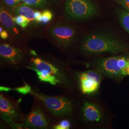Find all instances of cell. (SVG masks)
<instances>
[{"label": "cell", "instance_id": "cell-1", "mask_svg": "<svg viewBox=\"0 0 129 129\" xmlns=\"http://www.w3.org/2000/svg\"><path fill=\"white\" fill-rule=\"evenodd\" d=\"M127 49L128 46L124 42L106 31L88 33L83 37L80 45L81 52L88 55L104 53L118 54Z\"/></svg>", "mask_w": 129, "mask_h": 129}, {"label": "cell", "instance_id": "cell-2", "mask_svg": "<svg viewBox=\"0 0 129 129\" xmlns=\"http://www.w3.org/2000/svg\"><path fill=\"white\" fill-rule=\"evenodd\" d=\"M32 56L27 46L0 40V61L5 67L16 69L26 68Z\"/></svg>", "mask_w": 129, "mask_h": 129}, {"label": "cell", "instance_id": "cell-3", "mask_svg": "<svg viewBox=\"0 0 129 129\" xmlns=\"http://www.w3.org/2000/svg\"><path fill=\"white\" fill-rule=\"evenodd\" d=\"M46 33L53 45L61 50L68 49L73 46L78 36L73 25L63 22L52 23L48 28Z\"/></svg>", "mask_w": 129, "mask_h": 129}, {"label": "cell", "instance_id": "cell-4", "mask_svg": "<svg viewBox=\"0 0 129 129\" xmlns=\"http://www.w3.org/2000/svg\"><path fill=\"white\" fill-rule=\"evenodd\" d=\"M64 12L68 18L82 21L96 17L99 8L91 0H66Z\"/></svg>", "mask_w": 129, "mask_h": 129}, {"label": "cell", "instance_id": "cell-5", "mask_svg": "<svg viewBox=\"0 0 129 129\" xmlns=\"http://www.w3.org/2000/svg\"><path fill=\"white\" fill-rule=\"evenodd\" d=\"M31 93L41 102L48 110L56 117L67 116L72 112L73 104L66 97L45 95L35 91L33 89Z\"/></svg>", "mask_w": 129, "mask_h": 129}, {"label": "cell", "instance_id": "cell-6", "mask_svg": "<svg viewBox=\"0 0 129 129\" xmlns=\"http://www.w3.org/2000/svg\"><path fill=\"white\" fill-rule=\"evenodd\" d=\"M14 16L0 1V25L9 33L17 44L27 47V38L22 29L15 23Z\"/></svg>", "mask_w": 129, "mask_h": 129}, {"label": "cell", "instance_id": "cell-7", "mask_svg": "<svg viewBox=\"0 0 129 129\" xmlns=\"http://www.w3.org/2000/svg\"><path fill=\"white\" fill-rule=\"evenodd\" d=\"M24 118L18 103L0 94V118L9 125L13 122L22 121Z\"/></svg>", "mask_w": 129, "mask_h": 129}, {"label": "cell", "instance_id": "cell-8", "mask_svg": "<svg viewBox=\"0 0 129 129\" xmlns=\"http://www.w3.org/2000/svg\"><path fill=\"white\" fill-rule=\"evenodd\" d=\"M118 59V56L103 58L98 61L97 66L104 74L111 78L124 77L127 74L124 70L119 66Z\"/></svg>", "mask_w": 129, "mask_h": 129}, {"label": "cell", "instance_id": "cell-9", "mask_svg": "<svg viewBox=\"0 0 129 129\" xmlns=\"http://www.w3.org/2000/svg\"><path fill=\"white\" fill-rule=\"evenodd\" d=\"M22 122L34 129H46L49 126L47 117L39 106H35L28 114L24 116Z\"/></svg>", "mask_w": 129, "mask_h": 129}, {"label": "cell", "instance_id": "cell-10", "mask_svg": "<svg viewBox=\"0 0 129 129\" xmlns=\"http://www.w3.org/2000/svg\"><path fill=\"white\" fill-rule=\"evenodd\" d=\"M80 87L83 94H92L99 88L101 77L98 72L88 70L82 73L79 77Z\"/></svg>", "mask_w": 129, "mask_h": 129}, {"label": "cell", "instance_id": "cell-11", "mask_svg": "<svg viewBox=\"0 0 129 129\" xmlns=\"http://www.w3.org/2000/svg\"><path fill=\"white\" fill-rule=\"evenodd\" d=\"M82 115L86 121L98 123L103 119V114L101 108L95 103L86 102L82 107Z\"/></svg>", "mask_w": 129, "mask_h": 129}, {"label": "cell", "instance_id": "cell-12", "mask_svg": "<svg viewBox=\"0 0 129 129\" xmlns=\"http://www.w3.org/2000/svg\"><path fill=\"white\" fill-rule=\"evenodd\" d=\"M36 10L30 6L21 3L16 7L14 11V15H22L26 17L29 20L31 24V28L34 27L39 24L35 19V12Z\"/></svg>", "mask_w": 129, "mask_h": 129}, {"label": "cell", "instance_id": "cell-13", "mask_svg": "<svg viewBox=\"0 0 129 129\" xmlns=\"http://www.w3.org/2000/svg\"><path fill=\"white\" fill-rule=\"evenodd\" d=\"M59 0H22L25 3L36 9H49L57 4Z\"/></svg>", "mask_w": 129, "mask_h": 129}, {"label": "cell", "instance_id": "cell-14", "mask_svg": "<svg viewBox=\"0 0 129 129\" xmlns=\"http://www.w3.org/2000/svg\"><path fill=\"white\" fill-rule=\"evenodd\" d=\"M27 69L32 70L35 71L37 74L38 78L42 82H45L50 83L51 85L55 86L61 82V81L59 79L57 78L56 77L53 75L50 74L46 70H38V69L28 66L26 68Z\"/></svg>", "mask_w": 129, "mask_h": 129}, {"label": "cell", "instance_id": "cell-15", "mask_svg": "<svg viewBox=\"0 0 129 129\" xmlns=\"http://www.w3.org/2000/svg\"><path fill=\"white\" fill-rule=\"evenodd\" d=\"M117 13L120 24L129 34V12L123 9L118 10Z\"/></svg>", "mask_w": 129, "mask_h": 129}, {"label": "cell", "instance_id": "cell-16", "mask_svg": "<svg viewBox=\"0 0 129 129\" xmlns=\"http://www.w3.org/2000/svg\"><path fill=\"white\" fill-rule=\"evenodd\" d=\"M14 19L16 24L21 28L26 36L27 28H31V24L29 20L26 17L22 15L14 16ZM27 37V36H26Z\"/></svg>", "mask_w": 129, "mask_h": 129}, {"label": "cell", "instance_id": "cell-17", "mask_svg": "<svg viewBox=\"0 0 129 129\" xmlns=\"http://www.w3.org/2000/svg\"><path fill=\"white\" fill-rule=\"evenodd\" d=\"M53 17V14L49 9L43 10L42 12L40 23L43 24L48 23Z\"/></svg>", "mask_w": 129, "mask_h": 129}, {"label": "cell", "instance_id": "cell-18", "mask_svg": "<svg viewBox=\"0 0 129 129\" xmlns=\"http://www.w3.org/2000/svg\"><path fill=\"white\" fill-rule=\"evenodd\" d=\"M2 3L14 14V11L18 5L14 0H0Z\"/></svg>", "mask_w": 129, "mask_h": 129}, {"label": "cell", "instance_id": "cell-19", "mask_svg": "<svg viewBox=\"0 0 129 129\" xmlns=\"http://www.w3.org/2000/svg\"><path fill=\"white\" fill-rule=\"evenodd\" d=\"M24 83H25V85L24 86L14 88V90H16V91H17L20 93L23 94V95H26L28 93H31L32 90L31 86H30L28 84L25 82Z\"/></svg>", "mask_w": 129, "mask_h": 129}, {"label": "cell", "instance_id": "cell-20", "mask_svg": "<svg viewBox=\"0 0 129 129\" xmlns=\"http://www.w3.org/2000/svg\"><path fill=\"white\" fill-rule=\"evenodd\" d=\"M71 126V123L69 121L63 120L60 121L58 124L56 125L54 127L55 129H69Z\"/></svg>", "mask_w": 129, "mask_h": 129}, {"label": "cell", "instance_id": "cell-21", "mask_svg": "<svg viewBox=\"0 0 129 129\" xmlns=\"http://www.w3.org/2000/svg\"><path fill=\"white\" fill-rule=\"evenodd\" d=\"M124 9L129 12V0H115Z\"/></svg>", "mask_w": 129, "mask_h": 129}, {"label": "cell", "instance_id": "cell-22", "mask_svg": "<svg viewBox=\"0 0 129 129\" xmlns=\"http://www.w3.org/2000/svg\"><path fill=\"white\" fill-rule=\"evenodd\" d=\"M7 127V126L5 124L4 122V121L0 120V129H5Z\"/></svg>", "mask_w": 129, "mask_h": 129}, {"label": "cell", "instance_id": "cell-23", "mask_svg": "<svg viewBox=\"0 0 129 129\" xmlns=\"http://www.w3.org/2000/svg\"><path fill=\"white\" fill-rule=\"evenodd\" d=\"M13 89L11 88H7V87H0V91H7L10 90H12Z\"/></svg>", "mask_w": 129, "mask_h": 129}, {"label": "cell", "instance_id": "cell-24", "mask_svg": "<svg viewBox=\"0 0 129 129\" xmlns=\"http://www.w3.org/2000/svg\"><path fill=\"white\" fill-rule=\"evenodd\" d=\"M5 30H6V29H5L4 28L0 25V36H1V34H2V33ZM0 40H1V38H0Z\"/></svg>", "mask_w": 129, "mask_h": 129}, {"label": "cell", "instance_id": "cell-25", "mask_svg": "<svg viewBox=\"0 0 129 129\" xmlns=\"http://www.w3.org/2000/svg\"><path fill=\"white\" fill-rule=\"evenodd\" d=\"M125 72L126 73L127 75H129V64L128 66L127 67V68L125 69Z\"/></svg>", "mask_w": 129, "mask_h": 129}, {"label": "cell", "instance_id": "cell-26", "mask_svg": "<svg viewBox=\"0 0 129 129\" xmlns=\"http://www.w3.org/2000/svg\"><path fill=\"white\" fill-rule=\"evenodd\" d=\"M3 68H5V67L4 66V65L3 64V63L0 61V69H2Z\"/></svg>", "mask_w": 129, "mask_h": 129}]
</instances>
